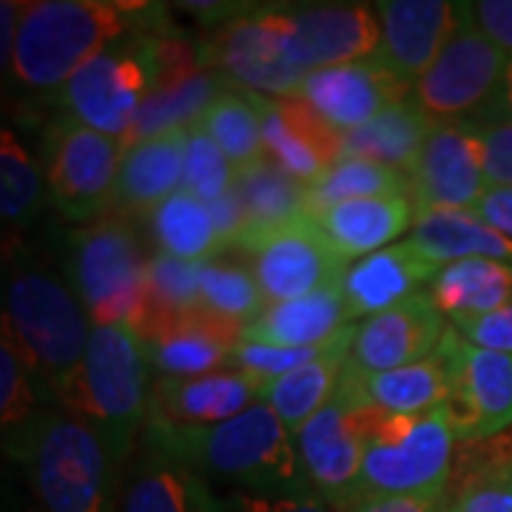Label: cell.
I'll use <instances>...</instances> for the list:
<instances>
[{
  "instance_id": "6da1fadb",
  "label": "cell",
  "mask_w": 512,
  "mask_h": 512,
  "mask_svg": "<svg viewBox=\"0 0 512 512\" xmlns=\"http://www.w3.org/2000/svg\"><path fill=\"white\" fill-rule=\"evenodd\" d=\"M134 35L165 37L163 9L109 0H35L23 9L12 74L29 92H60L89 60Z\"/></svg>"
},
{
  "instance_id": "7a4b0ae2",
  "label": "cell",
  "mask_w": 512,
  "mask_h": 512,
  "mask_svg": "<svg viewBox=\"0 0 512 512\" xmlns=\"http://www.w3.org/2000/svg\"><path fill=\"white\" fill-rule=\"evenodd\" d=\"M3 274V328L18 342L46 399L57 402L89 350L92 319L69 279L26 248L6 251Z\"/></svg>"
},
{
  "instance_id": "3957f363",
  "label": "cell",
  "mask_w": 512,
  "mask_h": 512,
  "mask_svg": "<svg viewBox=\"0 0 512 512\" xmlns=\"http://www.w3.org/2000/svg\"><path fill=\"white\" fill-rule=\"evenodd\" d=\"M143 433L200 476L228 481L234 490L276 493L308 487L293 433L262 399L237 419L214 427H165L146 421Z\"/></svg>"
},
{
  "instance_id": "277c9868",
  "label": "cell",
  "mask_w": 512,
  "mask_h": 512,
  "mask_svg": "<svg viewBox=\"0 0 512 512\" xmlns=\"http://www.w3.org/2000/svg\"><path fill=\"white\" fill-rule=\"evenodd\" d=\"M146 345L131 325L94 328L89 350L57 396V410L83 421L123 467L143 436L151 407Z\"/></svg>"
},
{
  "instance_id": "5b68a950",
  "label": "cell",
  "mask_w": 512,
  "mask_h": 512,
  "mask_svg": "<svg viewBox=\"0 0 512 512\" xmlns=\"http://www.w3.org/2000/svg\"><path fill=\"white\" fill-rule=\"evenodd\" d=\"M23 464L43 512H117L123 464L92 427L63 410H46L6 450Z\"/></svg>"
},
{
  "instance_id": "8992f818",
  "label": "cell",
  "mask_w": 512,
  "mask_h": 512,
  "mask_svg": "<svg viewBox=\"0 0 512 512\" xmlns=\"http://www.w3.org/2000/svg\"><path fill=\"white\" fill-rule=\"evenodd\" d=\"M146 274L143 239L123 214H106L69 237L66 279L94 328L143 325Z\"/></svg>"
},
{
  "instance_id": "52a82bcc",
  "label": "cell",
  "mask_w": 512,
  "mask_h": 512,
  "mask_svg": "<svg viewBox=\"0 0 512 512\" xmlns=\"http://www.w3.org/2000/svg\"><path fill=\"white\" fill-rule=\"evenodd\" d=\"M458 441L444 404L427 413H387L367 407V447L362 498L370 495H436L444 498Z\"/></svg>"
},
{
  "instance_id": "ba28073f",
  "label": "cell",
  "mask_w": 512,
  "mask_h": 512,
  "mask_svg": "<svg viewBox=\"0 0 512 512\" xmlns=\"http://www.w3.org/2000/svg\"><path fill=\"white\" fill-rule=\"evenodd\" d=\"M154 35H134L89 60L57 92L63 114L126 143L137 114L160 83V55Z\"/></svg>"
},
{
  "instance_id": "9c48e42d",
  "label": "cell",
  "mask_w": 512,
  "mask_h": 512,
  "mask_svg": "<svg viewBox=\"0 0 512 512\" xmlns=\"http://www.w3.org/2000/svg\"><path fill=\"white\" fill-rule=\"evenodd\" d=\"M123 151L120 140L77 123L69 114H57L46 126L40 140L43 174L49 200L66 220L89 225L106 217Z\"/></svg>"
},
{
  "instance_id": "30bf717a",
  "label": "cell",
  "mask_w": 512,
  "mask_h": 512,
  "mask_svg": "<svg viewBox=\"0 0 512 512\" xmlns=\"http://www.w3.org/2000/svg\"><path fill=\"white\" fill-rule=\"evenodd\" d=\"M456 9V32L416 80L413 100L433 120H481L498 97L510 55L481 35L467 3H456Z\"/></svg>"
},
{
  "instance_id": "8fae6325",
  "label": "cell",
  "mask_w": 512,
  "mask_h": 512,
  "mask_svg": "<svg viewBox=\"0 0 512 512\" xmlns=\"http://www.w3.org/2000/svg\"><path fill=\"white\" fill-rule=\"evenodd\" d=\"M302 476L333 512H350L362 501L367 447V407L336 387L330 399L296 436Z\"/></svg>"
},
{
  "instance_id": "7c38bea8",
  "label": "cell",
  "mask_w": 512,
  "mask_h": 512,
  "mask_svg": "<svg viewBox=\"0 0 512 512\" xmlns=\"http://www.w3.org/2000/svg\"><path fill=\"white\" fill-rule=\"evenodd\" d=\"M450 393L447 419L458 444H476L512 427V356L470 345L453 325L441 339Z\"/></svg>"
},
{
  "instance_id": "4fadbf2b",
  "label": "cell",
  "mask_w": 512,
  "mask_h": 512,
  "mask_svg": "<svg viewBox=\"0 0 512 512\" xmlns=\"http://www.w3.org/2000/svg\"><path fill=\"white\" fill-rule=\"evenodd\" d=\"M234 251L248 256L268 305L322 291L342 282L348 271V262L339 259L311 217L268 231H251L239 239Z\"/></svg>"
},
{
  "instance_id": "5bb4252c",
  "label": "cell",
  "mask_w": 512,
  "mask_h": 512,
  "mask_svg": "<svg viewBox=\"0 0 512 512\" xmlns=\"http://www.w3.org/2000/svg\"><path fill=\"white\" fill-rule=\"evenodd\" d=\"M407 177L416 217L436 211H473L490 188L476 123L439 120Z\"/></svg>"
},
{
  "instance_id": "9a60e30c",
  "label": "cell",
  "mask_w": 512,
  "mask_h": 512,
  "mask_svg": "<svg viewBox=\"0 0 512 512\" xmlns=\"http://www.w3.org/2000/svg\"><path fill=\"white\" fill-rule=\"evenodd\" d=\"M211 69L225 74L239 89L262 97H293L308 74H302L288 57L282 9L245 12L228 20L205 46Z\"/></svg>"
},
{
  "instance_id": "2e32d148",
  "label": "cell",
  "mask_w": 512,
  "mask_h": 512,
  "mask_svg": "<svg viewBox=\"0 0 512 512\" xmlns=\"http://www.w3.org/2000/svg\"><path fill=\"white\" fill-rule=\"evenodd\" d=\"M285 49L302 74L370 60L382 49V20L376 6L325 3L299 12L282 9Z\"/></svg>"
},
{
  "instance_id": "e0dca14e",
  "label": "cell",
  "mask_w": 512,
  "mask_h": 512,
  "mask_svg": "<svg viewBox=\"0 0 512 512\" xmlns=\"http://www.w3.org/2000/svg\"><path fill=\"white\" fill-rule=\"evenodd\" d=\"M151 367L160 376H205L225 370L231 353L242 342L245 325L220 313L200 311L146 316L137 328Z\"/></svg>"
},
{
  "instance_id": "ac0fdd59",
  "label": "cell",
  "mask_w": 512,
  "mask_h": 512,
  "mask_svg": "<svg viewBox=\"0 0 512 512\" xmlns=\"http://www.w3.org/2000/svg\"><path fill=\"white\" fill-rule=\"evenodd\" d=\"M410 94H413L410 83L396 77L382 60L370 57V60L311 72L293 97L308 103L336 131L348 134L367 126L373 117L407 100Z\"/></svg>"
},
{
  "instance_id": "d6986e66",
  "label": "cell",
  "mask_w": 512,
  "mask_h": 512,
  "mask_svg": "<svg viewBox=\"0 0 512 512\" xmlns=\"http://www.w3.org/2000/svg\"><path fill=\"white\" fill-rule=\"evenodd\" d=\"M444 313L433 305L430 293H413L390 311L367 316L356 325L350 365L362 373H384L416 365L439 350L447 333Z\"/></svg>"
},
{
  "instance_id": "ffe728a7",
  "label": "cell",
  "mask_w": 512,
  "mask_h": 512,
  "mask_svg": "<svg viewBox=\"0 0 512 512\" xmlns=\"http://www.w3.org/2000/svg\"><path fill=\"white\" fill-rule=\"evenodd\" d=\"M262 117L265 157L285 168L302 183H316L342 160L345 134L299 97H262L254 94Z\"/></svg>"
},
{
  "instance_id": "44dd1931",
  "label": "cell",
  "mask_w": 512,
  "mask_h": 512,
  "mask_svg": "<svg viewBox=\"0 0 512 512\" xmlns=\"http://www.w3.org/2000/svg\"><path fill=\"white\" fill-rule=\"evenodd\" d=\"M222 495L194 467L171 456L148 433L123 470L117 512H220Z\"/></svg>"
},
{
  "instance_id": "7402d4cb",
  "label": "cell",
  "mask_w": 512,
  "mask_h": 512,
  "mask_svg": "<svg viewBox=\"0 0 512 512\" xmlns=\"http://www.w3.org/2000/svg\"><path fill=\"white\" fill-rule=\"evenodd\" d=\"M262 387V382L228 367L191 379L160 376L151 384L148 421L165 427H214L254 407L262 399Z\"/></svg>"
},
{
  "instance_id": "603a6c76",
  "label": "cell",
  "mask_w": 512,
  "mask_h": 512,
  "mask_svg": "<svg viewBox=\"0 0 512 512\" xmlns=\"http://www.w3.org/2000/svg\"><path fill=\"white\" fill-rule=\"evenodd\" d=\"M376 12L382 20V49L376 60H382L404 83L416 86L456 32V3L382 0L376 3Z\"/></svg>"
},
{
  "instance_id": "cb8c5ba5",
  "label": "cell",
  "mask_w": 512,
  "mask_h": 512,
  "mask_svg": "<svg viewBox=\"0 0 512 512\" xmlns=\"http://www.w3.org/2000/svg\"><path fill=\"white\" fill-rule=\"evenodd\" d=\"M188 128H174L123 151L111 208L128 220L148 217L160 202L183 188Z\"/></svg>"
},
{
  "instance_id": "d4e9b609",
  "label": "cell",
  "mask_w": 512,
  "mask_h": 512,
  "mask_svg": "<svg viewBox=\"0 0 512 512\" xmlns=\"http://www.w3.org/2000/svg\"><path fill=\"white\" fill-rule=\"evenodd\" d=\"M439 265L416 251L410 239L393 242L376 254L356 259L342 276V293L348 302L350 319L376 316L419 293V285H430Z\"/></svg>"
},
{
  "instance_id": "484cf974",
  "label": "cell",
  "mask_w": 512,
  "mask_h": 512,
  "mask_svg": "<svg viewBox=\"0 0 512 512\" xmlns=\"http://www.w3.org/2000/svg\"><path fill=\"white\" fill-rule=\"evenodd\" d=\"M319 234L342 262H356L382 251L416 225V205L410 197H373L348 200L319 208L311 214Z\"/></svg>"
},
{
  "instance_id": "4316f807",
  "label": "cell",
  "mask_w": 512,
  "mask_h": 512,
  "mask_svg": "<svg viewBox=\"0 0 512 512\" xmlns=\"http://www.w3.org/2000/svg\"><path fill=\"white\" fill-rule=\"evenodd\" d=\"M339 387L348 393L359 407H379L387 413H427L441 407L450 393V376L439 350L416 365L384 370V373H362L356 367L345 365Z\"/></svg>"
},
{
  "instance_id": "83f0119b",
  "label": "cell",
  "mask_w": 512,
  "mask_h": 512,
  "mask_svg": "<svg viewBox=\"0 0 512 512\" xmlns=\"http://www.w3.org/2000/svg\"><path fill=\"white\" fill-rule=\"evenodd\" d=\"M350 325L342 282L291 302H274L245 325L242 339L276 348H313Z\"/></svg>"
},
{
  "instance_id": "f1b7e54d",
  "label": "cell",
  "mask_w": 512,
  "mask_h": 512,
  "mask_svg": "<svg viewBox=\"0 0 512 512\" xmlns=\"http://www.w3.org/2000/svg\"><path fill=\"white\" fill-rule=\"evenodd\" d=\"M353 339H356V325H348L336 333L330 350H325L319 359L262 387V402L274 407V413L293 436L333 399L348 365Z\"/></svg>"
},
{
  "instance_id": "f546056e",
  "label": "cell",
  "mask_w": 512,
  "mask_h": 512,
  "mask_svg": "<svg viewBox=\"0 0 512 512\" xmlns=\"http://www.w3.org/2000/svg\"><path fill=\"white\" fill-rule=\"evenodd\" d=\"M447 501L453 512H512V439L458 444Z\"/></svg>"
},
{
  "instance_id": "4dcf8cb0",
  "label": "cell",
  "mask_w": 512,
  "mask_h": 512,
  "mask_svg": "<svg viewBox=\"0 0 512 512\" xmlns=\"http://www.w3.org/2000/svg\"><path fill=\"white\" fill-rule=\"evenodd\" d=\"M439 120H433L413 97L384 109L367 126L345 134L342 157H359L410 174L421 148Z\"/></svg>"
},
{
  "instance_id": "1f68e13d",
  "label": "cell",
  "mask_w": 512,
  "mask_h": 512,
  "mask_svg": "<svg viewBox=\"0 0 512 512\" xmlns=\"http://www.w3.org/2000/svg\"><path fill=\"white\" fill-rule=\"evenodd\" d=\"M410 242L433 265H450L458 259H501L512 262V242L498 234L476 211H436L416 217Z\"/></svg>"
},
{
  "instance_id": "d6a6232c",
  "label": "cell",
  "mask_w": 512,
  "mask_h": 512,
  "mask_svg": "<svg viewBox=\"0 0 512 512\" xmlns=\"http://www.w3.org/2000/svg\"><path fill=\"white\" fill-rule=\"evenodd\" d=\"M228 86L231 80L217 69H200L183 77L160 80L154 92L148 94L123 146L140 143L174 128H191Z\"/></svg>"
},
{
  "instance_id": "836d02e7",
  "label": "cell",
  "mask_w": 512,
  "mask_h": 512,
  "mask_svg": "<svg viewBox=\"0 0 512 512\" xmlns=\"http://www.w3.org/2000/svg\"><path fill=\"white\" fill-rule=\"evenodd\" d=\"M427 293L447 319L498 311L512 302V262L458 259L433 276Z\"/></svg>"
},
{
  "instance_id": "e575fe53",
  "label": "cell",
  "mask_w": 512,
  "mask_h": 512,
  "mask_svg": "<svg viewBox=\"0 0 512 512\" xmlns=\"http://www.w3.org/2000/svg\"><path fill=\"white\" fill-rule=\"evenodd\" d=\"M234 188L239 191L245 214H248L245 234L268 231V228H279V225L311 217L308 183L291 177L285 168H279L268 157L237 171V185Z\"/></svg>"
},
{
  "instance_id": "d590c367",
  "label": "cell",
  "mask_w": 512,
  "mask_h": 512,
  "mask_svg": "<svg viewBox=\"0 0 512 512\" xmlns=\"http://www.w3.org/2000/svg\"><path fill=\"white\" fill-rule=\"evenodd\" d=\"M148 234L157 251L177 256L185 262H205L225 251L217 222L211 217L208 202L197 200L191 191L180 188L160 202L146 217Z\"/></svg>"
},
{
  "instance_id": "8d00e7d4",
  "label": "cell",
  "mask_w": 512,
  "mask_h": 512,
  "mask_svg": "<svg viewBox=\"0 0 512 512\" xmlns=\"http://www.w3.org/2000/svg\"><path fill=\"white\" fill-rule=\"evenodd\" d=\"M197 126L222 148V154L231 160L237 171L265 160L262 117L256 109L254 92L228 86L205 109V114L197 120Z\"/></svg>"
},
{
  "instance_id": "74e56055",
  "label": "cell",
  "mask_w": 512,
  "mask_h": 512,
  "mask_svg": "<svg viewBox=\"0 0 512 512\" xmlns=\"http://www.w3.org/2000/svg\"><path fill=\"white\" fill-rule=\"evenodd\" d=\"M49 200V185L43 168L20 143L12 128L0 134V214L3 222L29 228L43 214Z\"/></svg>"
},
{
  "instance_id": "f35d334b",
  "label": "cell",
  "mask_w": 512,
  "mask_h": 512,
  "mask_svg": "<svg viewBox=\"0 0 512 512\" xmlns=\"http://www.w3.org/2000/svg\"><path fill=\"white\" fill-rule=\"evenodd\" d=\"M43 387L35 379L32 367L26 365L18 342L9 328L0 336V427L6 450L15 447L49 407H43Z\"/></svg>"
},
{
  "instance_id": "ab89813d",
  "label": "cell",
  "mask_w": 512,
  "mask_h": 512,
  "mask_svg": "<svg viewBox=\"0 0 512 512\" xmlns=\"http://www.w3.org/2000/svg\"><path fill=\"white\" fill-rule=\"evenodd\" d=\"M311 214L336 202L373 200V197H410V177L359 157H342L339 163L308 185Z\"/></svg>"
},
{
  "instance_id": "60d3db41",
  "label": "cell",
  "mask_w": 512,
  "mask_h": 512,
  "mask_svg": "<svg viewBox=\"0 0 512 512\" xmlns=\"http://www.w3.org/2000/svg\"><path fill=\"white\" fill-rule=\"evenodd\" d=\"M197 282H200V299L205 311L237 319L242 325L254 322L268 308L251 265L237 259H225L220 254L197 262Z\"/></svg>"
},
{
  "instance_id": "b9f144b4",
  "label": "cell",
  "mask_w": 512,
  "mask_h": 512,
  "mask_svg": "<svg viewBox=\"0 0 512 512\" xmlns=\"http://www.w3.org/2000/svg\"><path fill=\"white\" fill-rule=\"evenodd\" d=\"M200 308L197 262H185L177 256L163 254V251L151 256L146 274V316L188 313L200 311Z\"/></svg>"
},
{
  "instance_id": "7bdbcfd3",
  "label": "cell",
  "mask_w": 512,
  "mask_h": 512,
  "mask_svg": "<svg viewBox=\"0 0 512 512\" xmlns=\"http://www.w3.org/2000/svg\"><path fill=\"white\" fill-rule=\"evenodd\" d=\"M237 185V168L197 123L188 128L183 188L197 200L214 202Z\"/></svg>"
},
{
  "instance_id": "ee69618b",
  "label": "cell",
  "mask_w": 512,
  "mask_h": 512,
  "mask_svg": "<svg viewBox=\"0 0 512 512\" xmlns=\"http://www.w3.org/2000/svg\"><path fill=\"white\" fill-rule=\"evenodd\" d=\"M333 339L322 342V345H313V348H276V345H259V342H245L242 339L225 367L239 370V373L251 376L256 382L271 384L293 373V370L305 367L313 359H319L325 350H330Z\"/></svg>"
},
{
  "instance_id": "f6af8a7d",
  "label": "cell",
  "mask_w": 512,
  "mask_h": 512,
  "mask_svg": "<svg viewBox=\"0 0 512 512\" xmlns=\"http://www.w3.org/2000/svg\"><path fill=\"white\" fill-rule=\"evenodd\" d=\"M220 512H333L313 493L311 487L299 490H276V493H256V490H231L222 495Z\"/></svg>"
},
{
  "instance_id": "bcb514c9",
  "label": "cell",
  "mask_w": 512,
  "mask_h": 512,
  "mask_svg": "<svg viewBox=\"0 0 512 512\" xmlns=\"http://www.w3.org/2000/svg\"><path fill=\"white\" fill-rule=\"evenodd\" d=\"M450 325L470 345L512 356V302L481 316H458V319H450Z\"/></svg>"
},
{
  "instance_id": "7dc6e473",
  "label": "cell",
  "mask_w": 512,
  "mask_h": 512,
  "mask_svg": "<svg viewBox=\"0 0 512 512\" xmlns=\"http://www.w3.org/2000/svg\"><path fill=\"white\" fill-rule=\"evenodd\" d=\"M484 148L487 183L512 188V120H473Z\"/></svg>"
},
{
  "instance_id": "c3c4849f",
  "label": "cell",
  "mask_w": 512,
  "mask_h": 512,
  "mask_svg": "<svg viewBox=\"0 0 512 512\" xmlns=\"http://www.w3.org/2000/svg\"><path fill=\"white\" fill-rule=\"evenodd\" d=\"M467 6L481 35L493 40L504 55L512 57V0H478Z\"/></svg>"
},
{
  "instance_id": "681fc988",
  "label": "cell",
  "mask_w": 512,
  "mask_h": 512,
  "mask_svg": "<svg viewBox=\"0 0 512 512\" xmlns=\"http://www.w3.org/2000/svg\"><path fill=\"white\" fill-rule=\"evenodd\" d=\"M208 208H211V217L217 222V231H220L222 242H225V251H234L239 237L248 228V214H245V205H242L239 191L231 188L228 194H222L220 200L208 202Z\"/></svg>"
},
{
  "instance_id": "f907efd6",
  "label": "cell",
  "mask_w": 512,
  "mask_h": 512,
  "mask_svg": "<svg viewBox=\"0 0 512 512\" xmlns=\"http://www.w3.org/2000/svg\"><path fill=\"white\" fill-rule=\"evenodd\" d=\"M447 501L436 495H370L350 512H439Z\"/></svg>"
},
{
  "instance_id": "816d5d0a",
  "label": "cell",
  "mask_w": 512,
  "mask_h": 512,
  "mask_svg": "<svg viewBox=\"0 0 512 512\" xmlns=\"http://www.w3.org/2000/svg\"><path fill=\"white\" fill-rule=\"evenodd\" d=\"M473 211L487 225H493L498 234H504L512 242V188H495V185H490L487 194L481 197V202Z\"/></svg>"
},
{
  "instance_id": "f5cc1de1",
  "label": "cell",
  "mask_w": 512,
  "mask_h": 512,
  "mask_svg": "<svg viewBox=\"0 0 512 512\" xmlns=\"http://www.w3.org/2000/svg\"><path fill=\"white\" fill-rule=\"evenodd\" d=\"M23 9H26V3H20V0H3L0 3V23H3V35H0V66H3V72H9V66H12Z\"/></svg>"
},
{
  "instance_id": "db71d44e",
  "label": "cell",
  "mask_w": 512,
  "mask_h": 512,
  "mask_svg": "<svg viewBox=\"0 0 512 512\" xmlns=\"http://www.w3.org/2000/svg\"><path fill=\"white\" fill-rule=\"evenodd\" d=\"M481 120H512V57L507 74H504V83L498 89V97H495L493 106L487 109V114Z\"/></svg>"
},
{
  "instance_id": "11a10c76",
  "label": "cell",
  "mask_w": 512,
  "mask_h": 512,
  "mask_svg": "<svg viewBox=\"0 0 512 512\" xmlns=\"http://www.w3.org/2000/svg\"><path fill=\"white\" fill-rule=\"evenodd\" d=\"M439 512H453V507H450V501H444V507H441Z\"/></svg>"
}]
</instances>
